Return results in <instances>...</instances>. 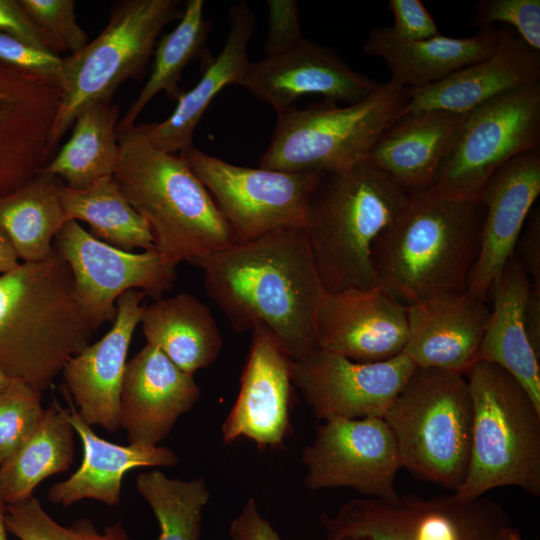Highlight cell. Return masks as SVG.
<instances>
[{
  "label": "cell",
  "mask_w": 540,
  "mask_h": 540,
  "mask_svg": "<svg viewBox=\"0 0 540 540\" xmlns=\"http://www.w3.org/2000/svg\"><path fill=\"white\" fill-rule=\"evenodd\" d=\"M189 263L235 332L262 324L293 360L319 348L315 321L326 290L303 228L274 230Z\"/></svg>",
  "instance_id": "6da1fadb"
},
{
  "label": "cell",
  "mask_w": 540,
  "mask_h": 540,
  "mask_svg": "<svg viewBox=\"0 0 540 540\" xmlns=\"http://www.w3.org/2000/svg\"><path fill=\"white\" fill-rule=\"evenodd\" d=\"M484 215L481 199L411 194L373 244L377 285L404 306L466 291Z\"/></svg>",
  "instance_id": "7a4b0ae2"
},
{
  "label": "cell",
  "mask_w": 540,
  "mask_h": 540,
  "mask_svg": "<svg viewBox=\"0 0 540 540\" xmlns=\"http://www.w3.org/2000/svg\"><path fill=\"white\" fill-rule=\"evenodd\" d=\"M76 298L68 265L53 251L0 274V372L39 392L98 330Z\"/></svg>",
  "instance_id": "3957f363"
},
{
  "label": "cell",
  "mask_w": 540,
  "mask_h": 540,
  "mask_svg": "<svg viewBox=\"0 0 540 540\" xmlns=\"http://www.w3.org/2000/svg\"><path fill=\"white\" fill-rule=\"evenodd\" d=\"M118 143L113 177L162 256L178 265L236 244L211 194L179 154L152 145L140 124L118 134Z\"/></svg>",
  "instance_id": "277c9868"
},
{
  "label": "cell",
  "mask_w": 540,
  "mask_h": 540,
  "mask_svg": "<svg viewBox=\"0 0 540 540\" xmlns=\"http://www.w3.org/2000/svg\"><path fill=\"white\" fill-rule=\"evenodd\" d=\"M409 196L368 159L323 173L308 201L303 229L327 292L377 285L373 244Z\"/></svg>",
  "instance_id": "5b68a950"
},
{
  "label": "cell",
  "mask_w": 540,
  "mask_h": 540,
  "mask_svg": "<svg viewBox=\"0 0 540 540\" xmlns=\"http://www.w3.org/2000/svg\"><path fill=\"white\" fill-rule=\"evenodd\" d=\"M464 375L473 402L471 451L466 478L454 494L474 500L514 486L540 496V409L496 364L477 362Z\"/></svg>",
  "instance_id": "8992f818"
},
{
  "label": "cell",
  "mask_w": 540,
  "mask_h": 540,
  "mask_svg": "<svg viewBox=\"0 0 540 540\" xmlns=\"http://www.w3.org/2000/svg\"><path fill=\"white\" fill-rule=\"evenodd\" d=\"M384 420L402 468L455 493L470 461L473 402L464 374L416 367Z\"/></svg>",
  "instance_id": "52a82bcc"
},
{
  "label": "cell",
  "mask_w": 540,
  "mask_h": 540,
  "mask_svg": "<svg viewBox=\"0 0 540 540\" xmlns=\"http://www.w3.org/2000/svg\"><path fill=\"white\" fill-rule=\"evenodd\" d=\"M409 89L393 80L345 107L324 100L277 115L259 167L283 172H334L367 159L402 114Z\"/></svg>",
  "instance_id": "ba28073f"
},
{
  "label": "cell",
  "mask_w": 540,
  "mask_h": 540,
  "mask_svg": "<svg viewBox=\"0 0 540 540\" xmlns=\"http://www.w3.org/2000/svg\"><path fill=\"white\" fill-rule=\"evenodd\" d=\"M182 12L178 0L118 1L104 30L83 49L62 58L50 155L82 111L111 102L121 83L143 78L161 31Z\"/></svg>",
  "instance_id": "9c48e42d"
},
{
  "label": "cell",
  "mask_w": 540,
  "mask_h": 540,
  "mask_svg": "<svg viewBox=\"0 0 540 540\" xmlns=\"http://www.w3.org/2000/svg\"><path fill=\"white\" fill-rule=\"evenodd\" d=\"M540 150V81L498 95L465 114L427 191L480 200L491 177L518 155Z\"/></svg>",
  "instance_id": "30bf717a"
},
{
  "label": "cell",
  "mask_w": 540,
  "mask_h": 540,
  "mask_svg": "<svg viewBox=\"0 0 540 540\" xmlns=\"http://www.w3.org/2000/svg\"><path fill=\"white\" fill-rule=\"evenodd\" d=\"M211 194L236 244L282 228H303L324 172H283L226 162L192 146L179 153Z\"/></svg>",
  "instance_id": "8fae6325"
},
{
  "label": "cell",
  "mask_w": 540,
  "mask_h": 540,
  "mask_svg": "<svg viewBox=\"0 0 540 540\" xmlns=\"http://www.w3.org/2000/svg\"><path fill=\"white\" fill-rule=\"evenodd\" d=\"M53 251L68 265L76 298L93 322H114L118 297L140 290L158 300L177 278V264L156 249L132 253L105 243L68 220L56 235Z\"/></svg>",
  "instance_id": "7c38bea8"
},
{
  "label": "cell",
  "mask_w": 540,
  "mask_h": 540,
  "mask_svg": "<svg viewBox=\"0 0 540 540\" xmlns=\"http://www.w3.org/2000/svg\"><path fill=\"white\" fill-rule=\"evenodd\" d=\"M301 462L310 491L351 488L367 498L393 499L402 468L395 437L383 417L332 418L317 425Z\"/></svg>",
  "instance_id": "4fadbf2b"
},
{
  "label": "cell",
  "mask_w": 540,
  "mask_h": 540,
  "mask_svg": "<svg viewBox=\"0 0 540 540\" xmlns=\"http://www.w3.org/2000/svg\"><path fill=\"white\" fill-rule=\"evenodd\" d=\"M415 368L403 353L360 363L318 348L293 360L291 377L316 418L358 419L383 417Z\"/></svg>",
  "instance_id": "5bb4252c"
},
{
  "label": "cell",
  "mask_w": 540,
  "mask_h": 540,
  "mask_svg": "<svg viewBox=\"0 0 540 540\" xmlns=\"http://www.w3.org/2000/svg\"><path fill=\"white\" fill-rule=\"evenodd\" d=\"M381 82L353 70L331 47L304 39L294 48L249 62L236 85L282 114L304 95L319 94L331 102L353 104Z\"/></svg>",
  "instance_id": "9a60e30c"
},
{
  "label": "cell",
  "mask_w": 540,
  "mask_h": 540,
  "mask_svg": "<svg viewBox=\"0 0 540 540\" xmlns=\"http://www.w3.org/2000/svg\"><path fill=\"white\" fill-rule=\"evenodd\" d=\"M60 98L56 81L0 63V195L44 168Z\"/></svg>",
  "instance_id": "2e32d148"
},
{
  "label": "cell",
  "mask_w": 540,
  "mask_h": 540,
  "mask_svg": "<svg viewBox=\"0 0 540 540\" xmlns=\"http://www.w3.org/2000/svg\"><path fill=\"white\" fill-rule=\"evenodd\" d=\"M318 347L360 363L390 360L408 339L406 306L379 285L325 292L317 309Z\"/></svg>",
  "instance_id": "e0dca14e"
},
{
  "label": "cell",
  "mask_w": 540,
  "mask_h": 540,
  "mask_svg": "<svg viewBox=\"0 0 540 540\" xmlns=\"http://www.w3.org/2000/svg\"><path fill=\"white\" fill-rule=\"evenodd\" d=\"M292 362L266 326L253 327L238 395L221 426L225 444L241 438L259 448L283 443L290 427Z\"/></svg>",
  "instance_id": "ac0fdd59"
},
{
  "label": "cell",
  "mask_w": 540,
  "mask_h": 540,
  "mask_svg": "<svg viewBox=\"0 0 540 540\" xmlns=\"http://www.w3.org/2000/svg\"><path fill=\"white\" fill-rule=\"evenodd\" d=\"M146 296L140 290L121 294L111 329L73 356L62 370L66 390L89 426H101L111 433L121 429L120 395L127 353Z\"/></svg>",
  "instance_id": "d6986e66"
},
{
  "label": "cell",
  "mask_w": 540,
  "mask_h": 540,
  "mask_svg": "<svg viewBox=\"0 0 540 540\" xmlns=\"http://www.w3.org/2000/svg\"><path fill=\"white\" fill-rule=\"evenodd\" d=\"M540 194V150L516 156L489 180L481 195L485 215L478 257L467 290L487 300L515 253L527 217Z\"/></svg>",
  "instance_id": "ffe728a7"
},
{
  "label": "cell",
  "mask_w": 540,
  "mask_h": 540,
  "mask_svg": "<svg viewBox=\"0 0 540 540\" xmlns=\"http://www.w3.org/2000/svg\"><path fill=\"white\" fill-rule=\"evenodd\" d=\"M200 397L193 375L147 344L127 361L120 395L121 428L129 444L158 446Z\"/></svg>",
  "instance_id": "44dd1931"
},
{
  "label": "cell",
  "mask_w": 540,
  "mask_h": 540,
  "mask_svg": "<svg viewBox=\"0 0 540 540\" xmlns=\"http://www.w3.org/2000/svg\"><path fill=\"white\" fill-rule=\"evenodd\" d=\"M405 354L416 367L465 374L475 363L490 316L468 290L406 306Z\"/></svg>",
  "instance_id": "7402d4cb"
},
{
  "label": "cell",
  "mask_w": 540,
  "mask_h": 540,
  "mask_svg": "<svg viewBox=\"0 0 540 540\" xmlns=\"http://www.w3.org/2000/svg\"><path fill=\"white\" fill-rule=\"evenodd\" d=\"M540 81V52L507 26L499 28L496 49L487 58L466 66L433 85L409 89L402 114L443 110L466 114L505 92Z\"/></svg>",
  "instance_id": "603a6c76"
},
{
  "label": "cell",
  "mask_w": 540,
  "mask_h": 540,
  "mask_svg": "<svg viewBox=\"0 0 540 540\" xmlns=\"http://www.w3.org/2000/svg\"><path fill=\"white\" fill-rule=\"evenodd\" d=\"M368 502L400 540H496L512 526L503 508L483 497L462 500L453 493L423 499L399 494Z\"/></svg>",
  "instance_id": "cb8c5ba5"
},
{
  "label": "cell",
  "mask_w": 540,
  "mask_h": 540,
  "mask_svg": "<svg viewBox=\"0 0 540 540\" xmlns=\"http://www.w3.org/2000/svg\"><path fill=\"white\" fill-rule=\"evenodd\" d=\"M532 288L514 254L491 288L493 302L476 363H492L506 370L540 409V345L530 334L527 315Z\"/></svg>",
  "instance_id": "d4e9b609"
},
{
  "label": "cell",
  "mask_w": 540,
  "mask_h": 540,
  "mask_svg": "<svg viewBox=\"0 0 540 540\" xmlns=\"http://www.w3.org/2000/svg\"><path fill=\"white\" fill-rule=\"evenodd\" d=\"M67 417L83 447L80 467L66 480L53 484L48 500L69 507L83 499H94L110 507L121 502L124 475L138 467H172L178 464L176 454L162 446L142 444L119 445L99 437L78 414L67 390Z\"/></svg>",
  "instance_id": "484cf974"
},
{
  "label": "cell",
  "mask_w": 540,
  "mask_h": 540,
  "mask_svg": "<svg viewBox=\"0 0 540 540\" xmlns=\"http://www.w3.org/2000/svg\"><path fill=\"white\" fill-rule=\"evenodd\" d=\"M464 117L443 110L403 114L378 138L367 159L409 195L426 192L452 148Z\"/></svg>",
  "instance_id": "4316f807"
},
{
  "label": "cell",
  "mask_w": 540,
  "mask_h": 540,
  "mask_svg": "<svg viewBox=\"0 0 540 540\" xmlns=\"http://www.w3.org/2000/svg\"><path fill=\"white\" fill-rule=\"evenodd\" d=\"M229 29L219 54L205 62L197 84L178 98L171 115L162 122L140 124L156 148L181 153L193 146V134L214 97L227 85L237 84L250 60L248 44L256 24L254 12L245 2L231 5Z\"/></svg>",
  "instance_id": "83f0119b"
},
{
  "label": "cell",
  "mask_w": 540,
  "mask_h": 540,
  "mask_svg": "<svg viewBox=\"0 0 540 540\" xmlns=\"http://www.w3.org/2000/svg\"><path fill=\"white\" fill-rule=\"evenodd\" d=\"M499 28H479L466 38L444 35L425 40H404L390 27L373 28L363 45L367 55L381 58L391 72V80L407 89L438 83L454 72L487 58L498 45Z\"/></svg>",
  "instance_id": "f1b7e54d"
},
{
  "label": "cell",
  "mask_w": 540,
  "mask_h": 540,
  "mask_svg": "<svg viewBox=\"0 0 540 540\" xmlns=\"http://www.w3.org/2000/svg\"><path fill=\"white\" fill-rule=\"evenodd\" d=\"M140 323L147 344L191 375L210 366L223 348V337L209 307L189 293L145 305Z\"/></svg>",
  "instance_id": "f546056e"
},
{
  "label": "cell",
  "mask_w": 540,
  "mask_h": 540,
  "mask_svg": "<svg viewBox=\"0 0 540 540\" xmlns=\"http://www.w3.org/2000/svg\"><path fill=\"white\" fill-rule=\"evenodd\" d=\"M64 182L43 169L20 188L0 195V228L21 262L53 254V242L68 218L60 200Z\"/></svg>",
  "instance_id": "4dcf8cb0"
},
{
  "label": "cell",
  "mask_w": 540,
  "mask_h": 540,
  "mask_svg": "<svg viewBox=\"0 0 540 540\" xmlns=\"http://www.w3.org/2000/svg\"><path fill=\"white\" fill-rule=\"evenodd\" d=\"M74 434L66 409L53 404L43 410L29 437L0 464V497L5 505L32 497L40 482L71 467Z\"/></svg>",
  "instance_id": "1f68e13d"
},
{
  "label": "cell",
  "mask_w": 540,
  "mask_h": 540,
  "mask_svg": "<svg viewBox=\"0 0 540 540\" xmlns=\"http://www.w3.org/2000/svg\"><path fill=\"white\" fill-rule=\"evenodd\" d=\"M119 117V106L111 102L86 108L75 119L69 140L43 170L74 189L113 175L119 155Z\"/></svg>",
  "instance_id": "d6a6232c"
},
{
  "label": "cell",
  "mask_w": 540,
  "mask_h": 540,
  "mask_svg": "<svg viewBox=\"0 0 540 540\" xmlns=\"http://www.w3.org/2000/svg\"><path fill=\"white\" fill-rule=\"evenodd\" d=\"M211 24V20L204 15L203 0H188L185 3L176 27L157 41L151 74L119 120L117 134L134 127L145 106L161 91L170 100H178L183 93L179 82L187 65L198 57H203L204 63L212 58L205 48Z\"/></svg>",
  "instance_id": "836d02e7"
},
{
  "label": "cell",
  "mask_w": 540,
  "mask_h": 540,
  "mask_svg": "<svg viewBox=\"0 0 540 540\" xmlns=\"http://www.w3.org/2000/svg\"><path fill=\"white\" fill-rule=\"evenodd\" d=\"M60 200L68 220L86 222L97 239L125 251L155 250L148 224L131 206L113 175L83 189L64 183Z\"/></svg>",
  "instance_id": "e575fe53"
},
{
  "label": "cell",
  "mask_w": 540,
  "mask_h": 540,
  "mask_svg": "<svg viewBox=\"0 0 540 540\" xmlns=\"http://www.w3.org/2000/svg\"><path fill=\"white\" fill-rule=\"evenodd\" d=\"M135 484L159 523L157 540H200L203 509L210 499L204 478L183 480L152 470L140 472Z\"/></svg>",
  "instance_id": "d590c367"
},
{
  "label": "cell",
  "mask_w": 540,
  "mask_h": 540,
  "mask_svg": "<svg viewBox=\"0 0 540 540\" xmlns=\"http://www.w3.org/2000/svg\"><path fill=\"white\" fill-rule=\"evenodd\" d=\"M5 523L7 531L19 540H135L121 521L106 526L102 533L89 518L61 525L34 496L5 505Z\"/></svg>",
  "instance_id": "8d00e7d4"
},
{
  "label": "cell",
  "mask_w": 540,
  "mask_h": 540,
  "mask_svg": "<svg viewBox=\"0 0 540 540\" xmlns=\"http://www.w3.org/2000/svg\"><path fill=\"white\" fill-rule=\"evenodd\" d=\"M41 392L12 379L0 390V464L24 443L40 420Z\"/></svg>",
  "instance_id": "74e56055"
},
{
  "label": "cell",
  "mask_w": 540,
  "mask_h": 540,
  "mask_svg": "<svg viewBox=\"0 0 540 540\" xmlns=\"http://www.w3.org/2000/svg\"><path fill=\"white\" fill-rule=\"evenodd\" d=\"M29 18L41 31L55 53L70 54L88 43L86 32L77 23L73 0H20Z\"/></svg>",
  "instance_id": "f35d334b"
},
{
  "label": "cell",
  "mask_w": 540,
  "mask_h": 540,
  "mask_svg": "<svg viewBox=\"0 0 540 540\" xmlns=\"http://www.w3.org/2000/svg\"><path fill=\"white\" fill-rule=\"evenodd\" d=\"M504 23L513 29L532 49L540 52V1L539 0H482L470 24L482 28Z\"/></svg>",
  "instance_id": "ab89813d"
},
{
  "label": "cell",
  "mask_w": 540,
  "mask_h": 540,
  "mask_svg": "<svg viewBox=\"0 0 540 540\" xmlns=\"http://www.w3.org/2000/svg\"><path fill=\"white\" fill-rule=\"evenodd\" d=\"M0 63L57 82L62 65L59 54L0 32Z\"/></svg>",
  "instance_id": "60d3db41"
},
{
  "label": "cell",
  "mask_w": 540,
  "mask_h": 540,
  "mask_svg": "<svg viewBox=\"0 0 540 540\" xmlns=\"http://www.w3.org/2000/svg\"><path fill=\"white\" fill-rule=\"evenodd\" d=\"M268 31L263 44L265 57L282 54L301 43L299 9L295 0H267Z\"/></svg>",
  "instance_id": "b9f144b4"
},
{
  "label": "cell",
  "mask_w": 540,
  "mask_h": 540,
  "mask_svg": "<svg viewBox=\"0 0 540 540\" xmlns=\"http://www.w3.org/2000/svg\"><path fill=\"white\" fill-rule=\"evenodd\" d=\"M393 13L392 33L404 40H425L439 35L433 17L420 0H390Z\"/></svg>",
  "instance_id": "7bdbcfd3"
},
{
  "label": "cell",
  "mask_w": 540,
  "mask_h": 540,
  "mask_svg": "<svg viewBox=\"0 0 540 540\" xmlns=\"http://www.w3.org/2000/svg\"><path fill=\"white\" fill-rule=\"evenodd\" d=\"M533 288L540 292V209L530 211L515 246V253Z\"/></svg>",
  "instance_id": "ee69618b"
},
{
  "label": "cell",
  "mask_w": 540,
  "mask_h": 540,
  "mask_svg": "<svg viewBox=\"0 0 540 540\" xmlns=\"http://www.w3.org/2000/svg\"><path fill=\"white\" fill-rule=\"evenodd\" d=\"M0 32L12 35L41 49L54 52L47 39L29 18L19 1L0 0Z\"/></svg>",
  "instance_id": "f6af8a7d"
},
{
  "label": "cell",
  "mask_w": 540,
  "mask_h": 540,
  "mask_svg": "<svg viewBox=\"0 0 540 540\" xmlns=\"http://www.w3.org/2000/svg\"><path fill=\"white\" fill-rule=\"evenodd\" d=\"M231 540H282L259 512L256 500L250 497L229 526Z\"/></svg>",
  "instance_id": "bcb514c9"
},
{
  "label": "cell",
  "mask_w": 540,
  "mask_h": 540,
  "mask_svg": "<svg viewBox=\"0 0 540 540\" xmlns=\"http://www.w3.org/2000/svg\"><path fill=\"white\" fill-rule=\"evenodd\" d=\"M20 262L11 241L0 228V274L14 269Z\"/></svg>",
  "instance_id": "7dc6e473"
},
{
  "label": "cell",
  "mask_w": 540,
  "mask_h": 540,
  "mask_svg": "<svg viewBox=\"0 0 540 540\" xmlns=\"http://www.w3.org/2000/svg\"><path fill=\"white\" fill-rule=\"evenodd\" d=\"M496 540H527L513 526L506 529Z\"/></svg>",
  "instance_id": "c3c4849f"
},
{
  "label": "cell",
  "mask_w": 540,
  "mask_h": 540,
  "mask_svg": "<svg viewBox=\"0 0 540 540\" xmlns=\"http://www.w3.org/2000/svg\"><path fill=\"white\" fill-rule=\"evenodd\" d=\"M7 528L5 523V504L0 497V540H7Z\"/></svg>",
  "instance_id": "681fc988"
},
{
  "label": "cell",
  "mask_w": 540,
  "mask_h": 540,
  "mask_svg": "<svg viewBox=\"0 0 540 540\" xmlns=\"http://www.w3.org/2000/svg\"><path fill=\"white\" fill-rule=\"evenodd\" d=\"M325 540H369V539L366 537H359V536H352V535H343V536L326 535Z\"/></svg>",
  "instance_id": "f907efd6"
},
{
  "label": "cell",
  "mask_w": 540,
  "mask_h": 540,
  "mask_svg": "<svg viewBox=\"0 0 540 540\" xmlns=\"http://www.w3.org/2000/svg\"><path fill=\"white\" fill-rule=\"evenodd\" d=\"M12 379L0 372V390L6 387Z\"/></svg>",
  "instance_id": "816d5d0a"
}]
</instances>
